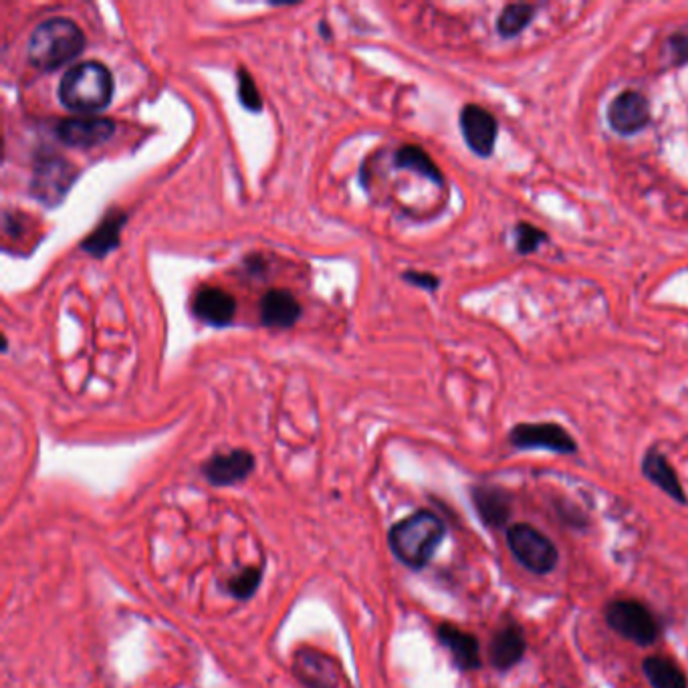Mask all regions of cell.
<instances>
[{
    "mask_svg": "<svg viewBox=\"0 0 688 688\" xmlns=\"http://www.w3.org/2000/svg\"><path fill=\"white\" fill-rule=\"evenodd\" d=\"M444 537H447L444 521L434 511L420 509L390 527L388 547L408 570L420 571L432 561Z\"/></svg>",
    "mask_w": 688,
    "mask_h": 688,
    "instance_id": "cell-1",
    "label": "cell"
},
{
    "mask_svg": "<svg viewBox=\"0 0 688 688\" xmlns=\"http://www.w3.org/2000/svg\"><path fill=\"white\" fill-rule=\"evenodd\" d=\"M85 51V34L80 24L65 16L42 21L33 31L27 59L34 69L41 71H55V69L69 65Z\"/></svg>",
    "mask_w": 688,
    "mask_h": 688,
    "instance_id": "cell-2",
    "label": "cell"
},
{
    "mask_svg": "<svg viewBox=\"0 0 688 688\" xmlns=\"http://www.w3.org/2000/svg\"><path fill=\"white\" fill-rule=\"evenodd\" d=\"M113 98V77L98 61L69 67L59 83V99L69 111L95 113L106 109Z\"/></svg>",
    "mask_w": 688,
    "mask_h": 688,
    "instance_id": "cell-3",
    "label": "cell"
},
{
    "mask_svg": "<svg viewBox=\"0 0 688 688\" xmlns=\"http://www.w3.org/2000/svg\"><path fill=\"white\" fill-rule=\"evenodd\" d=\"M604 620L609 630L640 648L656 644L664 632L660 617L640 599L632 598H617L608 602Z\"/></svg>",
    "mask_w": 688,
    "mask_h": 688,
    "instance_id": "cell-4",
    "label": "cell"
},
{
    "mask_svg": "<svg viewBox=\"0 0 688 688\" xmlns=\"http://www.w3.org/2000/svg\"><path fill=\"white\" fill-rule=\"evenodd\" d=\"M507 547L519 565L533 576H550L560 563V550L543 531L529 523L507 527Z\"/></svg>",
    "mask_w": 688,
    "mask_h": 688,
    "instance_id": "cell-5",
    "label": "cell"
},
{
    "mask_svg": "<svg viewBox=\"0 0 688 688\" xmlns=\"http://www.w3.org/2000/svg\"><path fill=\"white\" fill-rule=\"evenodd\" d=\"M509 442L517 450H550L555 455H576L578 442L557 422H523L513 426Z\"/></svg>",
    "mask_w": 688,
    "mask_h": 688,
    "instance_id": "cell-6",
    "label": "cell"
},
{
    "mask_svg": "<svg viewBox=\"0 0 688 688\" xmlns=\"http://www.w3.org/2000/svg\"><path fill=\"white\" fill-rule=\"evenodd\" d=\"M77 170L67 160H42L31 182V193L45 206H59L75 182Z\"/></svg>",
    "mask_w": 688,
    "mask_h": 688,
    "instance_id": "cell-7",
    "label": "cell"
},
{
    "mask_svg": "<svg viewBox=\"0 0 688 688\" xmlns=\"http://www.w3.org/2000/svg\"><path fill=\"white\" fill-rule=\"evenodd\" d=\"M293 674L305 688H344L345 681L337 660L313 648H303L295 655Z\"/></svg>",
    "mask_w": 688,
    "mask_h": 688,
    "instance_id": "cell-8",
    "label": "cell"
},
{
    "mask_svg": "<svg viewBox=\"0 0 688 688\" xmlns=\"http://www.w3.org/2000/svg\"><path fill=\"white\" fill-rule=\"evenodd\" d=\"M606 118L616 134L634 136L650 124V101L638 91H622L608 106Z\"/></svg>",
    "mask_w": 688,
    "mask_h": 688,
    "instance_id": "cell-9",
    "label": "cell"
},
{
    "mask_svg": "<svg viewBox=\"0 0 688 688\" xmlns=\"http://www.w3.org/2000/svg\"><path fill=\"white\" fill-rule=\"evenodd\" d=\"M460 132L467 146L481 158H489L495 152L496 136H499V121L491 111H486L481 106L468 103L463 108L458 118Z\"/></svg>",
    "mask_w": 688,
    "mask_h": 688,
    "instance_id": "cell-10",
    "label": "cell"
},
{
    "mask_svg": "<svg viewBox=\"0 0 688 688\" xmlns=\"http://www.w3.org/2000/svg\"><path fill=\"white\" fill-rule=\"evenodd\" d=\"M255 467L257 463L252 452L245 448H234L208 458L203 465V476L212 486H232L247 481Z\"/></svg>",
    "mask_w": 688,
    "mask_h": 688,
    "instance_id": "cell-11",
    "label": "cell"
},
{
    "mask_svg": "<svg viewBox=\"0 0 688 688\" xmlns=\"http://www.w3.org/2000/svg\"><path fill=\"white\" fill-rule=\"evenodd\" d=\"M116 134V121L109 118H67L55 126V136L65 146L95 147Z\"/></svg>",
    "mask_w": 688,
    "mask_h": 688,
    "instance_id": "cell-12",
    "label": "cell"
},
{
    "mask_svg": "<svg viewBox=\"0 0 688 688\" xmlns=\"http://www.w3.org/2000/svg\"><path fill=\"white\" fill-rule=\"evenodd\" d=\"M527 652V638L517 622L503 624L489 642V662L496 673H509L521 664Z\"/></svg>",
    "mask_w": 688,
    "mask_h": 688,
    "instance_id": "cell-13",
    "label": "cell"
},
{
    "mask_svg": "<svg viewBox=\"0 0 688 688\" xmlns=\"http://www.w3.org/2000/svg\"><path fill=\"white\" fill-rule=\"evenodd\" d=\"M470 501L486 529H504L511 519V495L499 485L470 486Z\"/></svg>",
    "mask_w": 688,
    "mask_h": 688,
    "instance_id": "cell-14",
    "label": "cell"
},
{
    "mask_svg": "<svg viewBox=\"0 0 688 688\" xmlns=\"http://www.w3.org/2000/svg\"><path fill=\"white\" fill-rule=\"evenodd\" d=\"M437 638L440 646L450 652V658L455 662V666L463 673H473L483 666L481 656V644L475 634L465 632L455 624L442 622L437 628Z\"/></svg>",
    "mask_w": 688,
    "mask_h": 688,
    "instance_id": "cell-15",
    "label": "cell"
},
{
    "mask_svg": "<svg viewBox=\"0 0 688 688\" xmlns=\"http://www.w3.org/2000/svg\"><path fill=\"white\" fill-rule=\"evenodd\" d=\"M640 470L648 483L658 486V489L666 496H670V499L676 501L678 504H688V496L683 489V483L681 478H678L676 468L670 465V460L660 448L650 447L646 452H644Z\"/></svg>",
    "mask_w": 688,
    "mask_h": 688,
    "instance_id": "cell-16",
    "label": "cell"
},
{
    "mask_svg": "<svg viewBox=\"0 0 688 688\" xmlns=\"http://www.w3.org/2000/svg\"><path fill=\"white\" fill-rule=\"evenodd\" d=\"M194 316L206 325L226 327L237 316V299L221 287H203L194 297Z\"/></svg>",
    "mask_w": 688,
    "mask_h": 688,
    "instance_id": "cell-17",
    "label": "cell"
},
{
    "mask_svg": "<svg viewBox=\"0 0 688 688\" xmlns=\"http://www.w3.org/2000/svg\"><path fill=\"white\" fill-rule=\"evenodd\" d=\"M301 313V303L291 291L273 289L260 299V321L267 327H293L299 321Z\"/></svg>",
    "mask_w": 688,
    "mask_h": 688,
    "instance_id": "cell-18",
    "label": "cell"
},
{
    "mask_svg": "<svg viewBox=\"0 0 688 688\" xmlns=\"http://www.w3.org/2000/svg\"><path fill=\"white\" fill-rule=\"evenodd\" d=\"M642 673L652 688H688L686 673L668 656L644 658Z\"/></svg>",
    "mask_w": 688,
    "mask_h": 688,
    "instance_id": "cell-19",
    "label": "cell"
},
{
    "mask_svg": "<svg viewBox=\"0 0 688 688\" xmlns=\"http://www.w3.org/2000/svg\"><path fill=\"white\" fill-rule=\"evenodd\" d=\"M124 224H126L124 214H118V212L108 214L106 219L101 221L98 229H95L90 237L81 242V249L85 252H90V255L98 257V259L106 257L108 252H111L113 249L118 247L119 232H121V226Z\"/></svg>",
    "mask_w": 688,
    "mask_h": 688,
    "instance_id": "cell-20",
    "label": "cell"
},
{
    "mask_svg": "<svg viewBox=\"0 0 688 688\" xmlns=\"http://www.w3.org/2000/svg\"><path fill=\"white\" fill-rule=\"evenodd\" d=\"M394 165L400 170H412L420 176L429 178L434 184L442 186V172L438 170V165L432 162V158L426 154L422 147L418 146H402L400 150L394 154Z\"/></svg>",
    "mask_w": 688,
    "mask_h": 688,
    "instance_id": "cell-21",
    "label": "cell"
},
{
    "mask_svg": "<svg viewBox=\"0 0 688 688\" xmlns=\"http://www.w3.org/2000/svg\"><path fill=\"white\" fill-rule=\"evenodd\" d=\"M535 13H537V5H529V3L507 5L501 11L499 19H496V33H499L503 39L517 37V34H521V31H525L529 27V23L533 21Z\"/></svg>",
    "mask_w": 688,
    "mask_h": 688,
    "instance_id": "cell-22",
    "label": "cell"
},
{
    "mask_svg": "<svg viewBox=\"0 0 688 688\" xmlns=\"http://www.w3.org/2000/svg\"><path fill=\"white\" fill-rule=\"evenodd\" d=\"M263 583V568L259 565H249V568L240 570L237 576H232L229 581H226V589L229 594L239 599V602H247L252 596L257 594V589Z\"/></svg>",
    "mask_w": 688,
    "mask_h": 688,
    "instance_id": "cell-23",
    "label": "cell"
},
{
    "mask_svg": "<svg viewBox=\"0 0 688 688\" xmlns=\"http://www.w3.org/2000/svg\"><path fill=\"white\" fill-rule=\"evenodd\" d=\"M547 240V232L529 222H519L515 229V247L519 255H531Z\"/></svg>",
    "mask_w": 688,
    "mask_h": 688,
    "instance_id": "cell-24",
    "label": "cell"
},
{
    "mask_svg": "<svg viewBox=\"0 0 688 688\" xmlns=\"http://www.w3.org/2000/svg\"><path fill=\"white\" fill-rule=\"evenodd\" d=\"M237 80H239V99L242 103V108H247L252 113H259L260 109H263V99H260V93L257 90L255 81H252L250 73L247 71V69H239Z\"/></svg>",
    "mask_w": 688,
    "mask_h": 688,
    "instance_id": "cell-25",
    "label": "cell"
},
{
    "mask_svg": "<svg viewBox=\"0 0 688 688\" xmlns=\"http://www.w3.org/2000/svg\"><path fill=\"white\" fill-rule=\"evenodd\" d=\"M666 49L670 53V61L674 65H681L688 61V31H676L666 39Z\"/></svg>",
    "mask_w": 688,
    "mask_h": 688,
    "instance_id": "cell-26",
    "label": "cell"
},
{
    "mask_svg": "<svg viewBox=\"0 0 688 688\" xmlns=\"http://www.w3.org/2000/svg\"><path fill=\"white\" fill-rule=\"evenodd\" d=\"M404 281H408L410 285H416V287H422V289L434 293L438 289L440 285V278L437 275L432 273H418V271H406L402 275Z\"/></svg>",
    "mask_w": 688,
    "mask_h": 688,
    "instance_id": "cell-27",
    "label": "cell"
}]
</instances>
